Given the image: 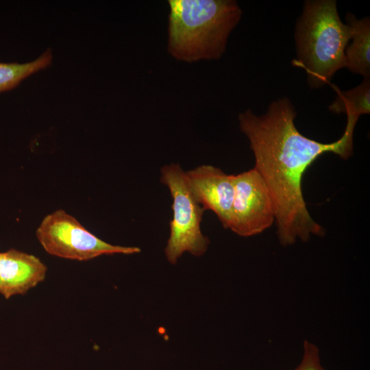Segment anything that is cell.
Segmentation results:
<instances>
[{
	"label": "cell",
	"instance_id": "cell-1",
	"mask_svg": "<svg viewBox=\"0 0 370 370\" xmlns=\"http://www.w3.org/2000/svg\"><path fill=\"white\" fill-rule=\"evenodd\" d=\"M297 116L291 100L284 97L271 102L264 114L251 110L238 114L241 131L247 137L255 157L254 169L264 180L275 209L280 243L307 241L312 235H324L305 203L301 184L307 169L321 155L333 153L343 159L351 156L356 124L347 121L342 136L323 143L306 137L295 125Z\"/></svg>",
	"mask_w": 370,
	"mask_h": 370
},
{
	"label": "cell",
	"instance_id": "cell-2",
	"mask_svg": "<svg viewBox=\"0 0 370 370\" xmlns=\"http://www.w3.org/2000/svg\"><path fill=\"white\" fill-rule=\"evenodd\" d=\"M167 51L192 63L218 60L243 12L234 0H169Z\"/></svg>",
	"mask_w": 370,
	"mask_h": 370
},
{
	"label": "cell",
	"instance_id": "cell-3",
	"mask_svg": "<svg viewBox=\"0 0 370 370\" xmlns=\"http://www.w3.org/2000/svg\"><path fill=\"white\" fill-rule=\"evenodd\" d=\"M349 25L340 18L335 0H308L297 20L296 58L312 88L329 84L345 67V51L350 40Z\"/></svg>",
	"mask_w": 370,
	"mask_h": 370
},
{
	"label": "cell",
	"instance_id": "cell-4",
	"mask_svg": "<svg viewBox=\"0 0 370 370\" xmlns=\"http://www.w3.org/2000/svg\"><path fill=\"white\" fill-rule=\"evenodd\" d=\"M160 181L168 187L173 199V218L164 250L167 260L174 264L185 252L202 256L209 245L201 230L205 210L190 191L185 172L178 163L165 165L161 169Z\"/></svg>",
	"mask_w": 370,
	"mask_h": 370
},
{
	"label": "cell",
	"instance_id": "cell-5",
	"mask_svg": "<svg viewBox=\"0 0 370 370\" xmlns=\"http://www.w3.org/2000/svg\"><path fill=\"white\" fill-rule=\"evenodd\" d=\"M36 236L50 255L78 261L102 255H128L140 251L137 247L114 245L103 241L64 210L45 216L36 230Z\"/></svg>",
	"mask_w": 370,
	"mask_h": 370
},
{
	"label": "cell",
	"instance_id": "cell-6",
	"mask_svg": "<svg viewBox=\"0 0 370 370\" xmlns=\"http://www.w3.org/2000/svg\"><path fill=\"white\" fill-rule=\"evenodd\" d=\"M275 221L273 203L260 173L254 168L234 175V197L228 229L248 237L262 232Z\"/></svg>",
	"mask_w": 370,
	"mask_h": 370
},
{
	"label": "cell",
	"instance_id": "cell-7",
	"mask_svg": "<svg viewBox=\"0 0 370 370\" xmlns=\"http://www.w3.org/2000/svg\"><path fill=\"white\" fill-rule=\"evenodd\" d=\"M193 196L204 210L214 212L225 229H228L234 197V175L212 165H201L185 172Z\"/></svg>",
	"mask_w": 370,
	"mask_h": 370
},
{
	"label": "cell",
	"instance_id": "cell-8",
	"mask_svg": "<svg viewBox=\"0 0 370 370\" xmlns=\"http://www.w3.org/2000/svg\"><path fill=\"white\" fill-rule=\"evenodd\" d=\"M47 266L36 256L15 249L0 252V293L5 298L25 295L42 282Z\"/></svg>",
	"mask_w": 370,
	"mask_h": 370
},
{
	"label": "cell",
	"instance_id": "cell-9",
	"mask_svg": "<svg viewBox=\"0 0 370 370\" xmlns=\"http://www.w3.org/2000/svg\"><path fill=\"white\" fill-rule=\"evenodd\" d=\"M351 31V43L345 51V67L352 73L370 78V19L358 18L352 13L346 14Z\"/></svg>",
	"mask_w": 370,
	"mask_h": 370
},
{
	"label": "cell",
	"instance_id": "cell-10",
	"mask_svg": "<svg viewBox=\"0 0 370 370\" xmlns=\"http://www.w3.org/2000/svg\"><path fill=\"white\" fill-rule=\"evenodd\" d=\"M337 92L336 99L329 106L334 113H345L347 119L357 122L362 114L370 112V78H364L357 86L341 90L334 86Z\"/></svg>",
	"mask_w": 370,
	"mask_h": 370
},
{
	"label": "cell",
	"instance_id": "cell-11",
	"mask_svg": "<svg viewBox=\"0 0 370 370\" xmlns=\"http://www.w3.org/2000/svg\"><path fill=\"white\" fill-rule=\"evenodd\" d=\"M51 60L52 53L48 49L29 62H0V92L15 88L28 76L49 66Z\"/></svg>",
	"mask_w": 370,
	"mask_h": 370
},
{
	"label": "cell",
	"instance_id": "cell-12",
	"mask_svg": "<svg viewBox=\"0 0 370 370\" xmlns=\"http://www.w3.org/2000/svg\"><path fill=\"white\" fill-rule=\"evenodd\" d=\"M319 353V349L314 344L305 341L301 362L293 370H325L321 365Z\"/></svg>",
	"mask_w": 370,
	"mask_h": 370
}]
</instances>
